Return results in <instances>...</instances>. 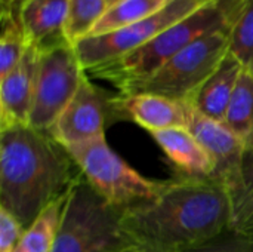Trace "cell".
Segmentation results:
<instances>
[{
	"instance_id": "6da1fadb",
	"label": "cell",
	"mask_w": 253,
	"mask_h": 252,
	"mask_svg": "<svg viewBox=\"0 0 253 252\" xmlns=\"http://www.w3.org/2000/svg\"><path fill=\"white\" fill-rule=\"evenodd\" d=\"M120 223L133 252H188L230 229L231 199L212 178L178 175L154 198L120 211Z\"/></svg>"
},
{
	"instance_id": "7a4b0ae2",
	"label": "cell",
	"mask_w": 253,
	"mask_h": 252,
	"mask_svg": "<svg viewBox=\"0 0 253 252\" xmlns=\"http://www.w3.org/2000/svg\"><path fill=\"white\" fill-rule=\"evenodd\" d=\"M68 150L30 125L0 131V206L24 232L82 180Z\"/></svg>"
},
{
	"instance_id": "3957f363",
	"label": "cell",
	"mask_w": 253,
	"mask_h": 252,
	"mask_svg": "<svg viewBox=\"0 0 253 252\" xmlns=\"http://www.w3.org/2000/svg\"><path fill=\"white\" fill-rule=\"evenodd\" d=\"M249 0H206L200 7L170 25L136 50L87 73L113 83L119 92L144 80L178 52L209 34L231 30Z\"/></svg>"
},
{
	"instance_id": "277c9868",
	"label": "cell",
	"mask_w": 253,
	"mask_h": 252,
	"mask_svg": "<svg viewBox=\"0 0 253 252\" xmlns=\"http://www.w3.org/2000/svg\"><path fill=\"white\" fill-rule=\"evenodd\" d=\"M50 252H133L120 211L82 178L68 193Z\"/></svg>"
},
{
	"instance_id": "5b68a950",
	"label": "cell",
	"mask_w": 253,
	"mask_h": 252,
	"mask_svg": "<svg viewBox=\"0 0 253 252\" xmlns=\"http://www.w3.org/2000/svg\"><path fill=\"white\" fill-rule=\"evenodd\" d=\"M84 181L111 206L125 211L154 198L165 181L150 180L129 166L105 137L65 147Z\"/></svg>"
},
{
	"instance_id": "8992f818",
	"label": "cell",
	"mask_w": 253,
	"mask_h": 252,
	"mask_svg": "<svg viewBox=\"0 0 253 252\" xmlns=\"http://www.w3.org/2000/svg\"><path fill=\"white\" fill-rule=\"evenodd\" d=\"M230 33L231 30H222L196 40L153 74L120 94H154L188 101L228 55Z\"/></svg>"
},
{
	"instance_id": "52a82bcc",
	"label": "cell",
	"mask_w": 253,
	"mask_h": 252,
	"mask_svg": "<svg viewBox=\"0 0 253 252\" xmlns=\"http://www.w3.org/2000/svg\"><path fill=\"white\" fill-rule=\"evenodd\" d=\"M205 1L206 0H170L159 12L136 24L107 34L84 37L73 46L83 68L89 71L147 45L170 25L200 7Z\"/></svg>"
},
{
	"instance_id": "ba28073f",
	"label": "cell",
	"mask_w": 253,
	"mask_h": 252,
	"mask_svg": "<svg viewBox=\"0 0 253 252\" xmlns=\"http://www.w3.org/2000/svg\"><path fill=\"white\" fill-rule=\"evenodd\" d=\"M84 74L86 70L71 43L40 52L28 125L47 132L76 95Z\"/></svg>"
},
{
	"instance_id": "9c48e42d",
	"label": "cell",
	"mask_w": 253,
	"mask_h": 252,
	"mask_svg": "<svg viewBox=\"0 0 253 252\" xmlns=\"http://www.w3.org/2000/svg\"><path fill=\"white\" fill-rule=\"evenodd\" d=\"M113 117V95L92 83L84 74L76 95L47 131L61 146L105 137V126Z\"/></svg>"
},
{
	"instance_id": "30bf717a",
	"label": "cell",
	"mask_w": 253,
	"mask_h": 252,
	"mask_svg": "<svg viewBox=\"0 0 253 252\" xmlns=\"http://www.w3.org/2000/svg\"><path fill=\"white\" fill-rule=\"evenodd\" d=\"M187 128L215 160L216 172L213 180L222 184L230 195L240 177L246 150L245 143L224 122L206 117L190 102H187Z\"/></svg>"
},
{
	"instance_id": "8fae6325",
	"label": "cell",
	"mask_w": 253,
	"mask_h": 252,
	"mask_svg": "<svg viewBox=\"0 0 253 252\" xmlns=\"http://www.w3.org/2000/svg\"><path fill=\"white\" fill-rule=\"evenodd\" d=\"M114 120H130L150 134L187 128V102L154 94L113 95Z\"/></svg>"
},
{
	"instance_id": "7c38bea8",
	"label": "cell",
	"mask_w": 253,
	"mask_h": 252,
	"mask_svg": "<svg viewBox=\"0 0 253 252\" xmlns=\"http://www.w3.org/2000/svg\"><path fill=\"white\" fill-rule=\"evenodd\" d=\"M40 52L30 46L6 76L0 77V131L18 125H28L34 101Z\"/></svg>"
},
{
	"instance_id": "4fadbf2b",
	"label": "cell",
	"mask_w": 253,
	"mask_h": 252,
	"mask_svg": "<svg viewBox=\"0 0 253 252\" xmlns=\"http://www.w3.org/2000/svg\"><path fill=\"white\" fill-rule=\"evenodd\" d=\"M68 12L70 0H22L18 16L28 45L39 52L68 45Z\"/></svg>"
},
{
	"instance_id": "5bb4252c",
	"label": "cell",
	"mask_w": 253,
	"mask_h": 252,
	"mask_svg": "<svg viewBox=\"0 0 253 252\" xmlns=\"http://www.w3.org/2000/svg\"><path fill=\"white\" fill-rule=\"evenodd\" d=\"M151 137L163 150L166 157L176 166L179 175L193 178H215V160L188 128L165 129L153 132Z\"/></svg>"
},
{
	"instance_id": "9a60e30c",
	"label": "cell",
	"mask_w": 253,
	"mask_h": 252,
	"mask_svg": "<svg viewBox=\"0 0 253 252\" xmlns=\"http://www.w3.org/2000/svg\"><path fill=\"white\" fill-rule=\"evenodd\" d=\"M246 67L231 53L222 59L219 67L187 101L209 119L224 122L239 77Z\"/></svg>"
},
{
	"instance_id": "2e32d148",
	"label": "cell",
	"mask_w": 253,
	"mask_h": 252,
	"mask_svg": "<svg viewBox=\"0 0 253 252\" xmlns=\"http://www.w3.org/2000/svg\"><path fill=\"white\" fill-rule=\"evenodd\" d=\"M224 123L245 143L253 146V74L245 68L239 77Z\"/></svg>"
},
{
	"instance_id": "e0dca14e",
	"label": "cell",
	"mask_w": 253,
	"mask_h": 252,
	"mask_svg": "<svg viewBox=\"0 0 253 252\" xmlns=\"http://www.w3.org/2000/svg\"><path fill=\"white\" fill-rule=\"evenodd\" d=\"M230 229L240 233H253V146L246 147L237 186L230 193Z\"/></svg>"
},
{
	"instance_id": "ac0fdd59",
	"label": "cell",
	"mask_w": 253,
	"mask_h": 252,
	"mask_svg": "<svg viewBox=\"0 0 253 252\" xmlns=\"http://www.w3.org/2000/svg\"><path fill=\"white\" fill-rule=\"evenodd\" d=\"M169 1L170 0H119L93 27L90 36L107 34L136 24L159 12Z\"/></svg>"
},
{
	"instance_id": "d6986e66",
	"label": "cell",
	"mask_w": 253,
	"mask_h": 252,
	"mask_svg": "<svg viewBox=\"0 0 253 252\" xmlns=\"http://www.w3.org/2000/svg\"><path fill=\"white\" fill-rule=\"evenodd\" d=\"M64 199L49 205L37 220L24 232V236L18 247L24 252H50L53 248L55 239L59 232L64 206L67 202Z\"/></svg>"
},
{
	"instance_id": "ffe728a7",
	"label": "cell",
	"mask_w": 253,
	"mask_h": 252,
	"mask_svg": "<svg viewBox=\"0 0 253 252\" xmlns=\"http://www.w3.org/2000/svg\"><path fill=\"white\" fill-rule=\"evenodd\" d=\"M0 25V77H3L19 64L30 45L18 16V7L1 10Z\"/></svg>"
},
{
	"instance_id": "44dd1931",
	"label": "cell",
	"mask_w": 253,
	"mask_h": 252,
	"mask_svg": "<svg viewBox=\"0 0 253 252\" xmlns=\"http://www.w3.org/2000/svg\"><path fill=\"white\" fill-rule=\"evenodd\" d=\"M119 0H70L67 37L71 45L90 36L93 27Z\"/></svg>"
},
{
	"instance_id": "7402d4cb",
	"label": "cell",
	"mask_w": 253,
	"mask_h": 252,
	"mask_svg": "<svg viewBox=\"0 0 253 252\" xmlns=\"http://www.w3.org/2000/svg\"><path fill=\"white\" fill-rule=\"evenodd\" d=\"M230 52L248 68L253 62V0H249L243 13L230 33Z\"/></svg>"
},
{
	"instance_id": "603a6c76",
	"label": "cell",
	"mask_w": 253,
	"mask_h": 252,
	"mask_svg": "<svg viewBox=\"0 0 253 252\" xmlns=\"http://www.w3.org/2000/svg\"><path fill=\"white\" fill-rule=\"evenodd\" d=\"M188 252H253V233H240L228 229L215 239Z\"/></svg>"
},
{
	"instance_id": "cb8c5ba5",
	"label": "cell",
	"mask_w": 253,
	"mask_h": 252,
	"mask_svg": "<svg viewBox=\"0 0 253 252\" xmlns=\"http://www.w3.org/2000/svg\"><path fill=\"white\" fill-rule=\"evenodd\" d=\"M24 236L18 220L0 206V252H12Z\"/></svg>"
},
{
	"instance_id": "d4e9b609",
	"label": "cell",
	"mask_w": 253,
	"mask_h": 252,
	"mask_svg": "<svg viewBox=\"0 0 253 252\" xmlns=\"http://www.w3.org/2000/svg\"><path fill=\"white\" fill-rule=\"evenodd\" d=\"M21 1H22V0H0V7H1V10L13 9V7H18V4H19Z\"/></svg>"
},
{
	"instance_id": "484cf974",
	"label": "cell",
	"mask_w": 253,
	"mask_h": 252,
	"mask_svg": "<svg viewBox=\"0 0 253 252\" xmlns=\"http://www.w3.org/2000/svg\"><path fill=\"white\" fill-rule=\"evenodd\" d=\"M12 252H24V251H22V250H21L19 247H16V248H15V250H13Z\"/></svg>"
},
{
	"instance_id": "4316f807",
	"label": "cell",
	"mask_w": 253,
	"mask_h": 252,
	"mask_svg": "<svg viewBox=\"0 0 253 252\" xmlns=\"http://www.w3.org/2000/svg\"><path fill=\"white\" fill-rule=\"evenodd\" d=\"M248 68L251 70V73H252V74H253V62H252V64H251V67H248Z\"/></svg>"
}]
</instances>
